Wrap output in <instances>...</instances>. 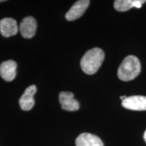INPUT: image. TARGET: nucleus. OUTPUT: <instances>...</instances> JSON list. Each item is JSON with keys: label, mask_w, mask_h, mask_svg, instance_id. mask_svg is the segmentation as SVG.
<instances>
[{"label": "nucleus", "mask_w": 146, "mask_h": 146, "mask_svg": "<svg viewBox=\"0 0 146 146\" xmlns=\"http://www.w3.org/2000/svg\"><path fill=\"white\" fill-rule=\"evenodd\" d=\"M104 57V51L98 47L87 51L81 60L82 70L87 74H95L101 67Z\"/></svg>", "instance_id": "1"}, {"label": "nucleus", "mask_w": 146, "mask_h": 146, "mask_svg": "<svg viewBox=\"0 0 146 146\" xmlns=\"http://www.w3.org/2000/svg\"><path fill=\"white\" fill-rule=\"evenodd\" d=\"M141 72V63L135 56L126 57L118 70V76L123 81H129L135 78Z\"/></svg>", "instance_id": "2"}, {"label": "nucleus", "mask_w": 146, "mask_h": 146, "mask_svg": "<svg viewBox=\"0 0 146 146\" xmlns=\"http://www.w3.org/2000/svg\"><path fill=\"white\" fill-rule=\"evenodd\" d=\"M90 4L89 0H79L73 4L68 12L66 14V19L68 21H73L81 18Z\"/></svg>", "instance_id": "3"}, {"label": "nucleus", "mask_w": 146, "mask_h": 146, "mask_svg": "<svg viewBox=\"0 0 146 146\" xmlns=\"http://www.w3.org/2000/svg\"><path fill=\"white\" fill-rule=\"evenodd\" d=\"M122 106L131 110H146V96H133L122 101Z\"/></svg>", "instance_id": "4"}, {"label": "nucleus", "mask_w": 146, "mask_h": 146, "mask_svg": "<svg viewBox=\"0 0 146 146\" xmlns=\"http://www.w3.org/2000/svg\"><path fill=\"white\" fill-rule=\"evenodd\" d=\"M60 103L62 108L64 110L76 111L79 109L80 105L77 100L74 98V94L69 91H62L59 95Z\"/></svg>", "instance_id": "5"}, {"label": "nucleus", "mask_w": 146, "mask_h": 146, "mask_svg": "<svg viewBox=\"0 0 146 146\" xmlns=\"http://www.w3.org/2000/svg\"><path fill=\"white\" fill-rule=\"evenodd\" d=\"M36 92V87L35 85H31L25 89V92L19 100L21 109L25 111L31 110L35 105L34 95Z\"/></svg>", "instance_id": "6"}, {"label": "nucleus", "mask_w": 146, "mask_h": 146, "mask_svg": "<svg viewBox=\"0 0 146 146\" xmlns=\"http://www.w3.org/2000/svg\"><path fill=\"white\" fill-rule=\"evenodd\" d=\"M36 29V22L31 16L25 18L20 25V31L22 36L26 39H31L35 35Z\"/></svg>", "instance_id": "7"}, {"label": "nucleus", "mask_w": 146, "mask_h": 146, "mask_svg": "<svg viewBox=\"0 0 146 146\" xmlns=\"http://www.w3.org/2000/svg\"><path fill=\"white\" fill-rule=\"evenodd\" d=\"M17 64L14 60L3 62L0 65V76L6 81H12L16 76Z\"/></svg>", "instance_id": "8"}, {"label": "nucleus", "mask_w": 146, "mask_h": 146, "mask_svg": "<svg viewBox=\"0 0 146 146\" xmlns=\"http://www.w3.org/2000/svg\"><path fill=\"white\" fill-rule=\"evenodd\" d=\"M18 31L17 23L12 18H5L0 21V33L5 37L16 35Z\"/></svg>", "instance_id": "9"}, {"label": "nucleus", "mask_w": 146, "mask_h": 146, "mask_svg": "<svg viewBox=\"0 0 146 146\" xmlns=\"http://www.w3.org/2000/svg\"><path fill=\"white\" fill-rule=\"evenodd\" d=\"M76 146H104L99 137L89 133H81L76 139Z\"/></svg>", "instance_id": "10"}, {"label": "nucleus", "mask_w": 146, "mask_h": 146, "mask_svg": "<svg viewBox=\"0 0 146 146\" xmlns=\"http://www.w3.org/2000/svg\"><path fill=\"white\" fill-rule=\"evenodd\" d=\"M145 0H116L114 3V8L118 12H126L133 8H141Z\"/></svg>", "instance_id": "11"}, {"label": "nucleus", "mask_w": 146, "mask_h": 146, "mask_svg": "<svg viewBox=\"0 0 146 146\" xmlns=\"http://www.w3.org/2000/svg\"><path fill=\"white\" fill-rule=\"evenodd\" d=\"M127 98V96H121V97H120V99H121L122 100V101H123V100H125L126 99V98Z\"/></svg>", "instance_id": "12"}, {"label": "nucleus", "mask_w": 146, "mask_h": 146, "mask_svg": "<svg viewBox=\"0 0 146 146\" xmlns=\"http://www.w3.org/2000/svg\"><path fill=\"white\" fill-rule=\"evenodd\" d=\"M143 138H144V139H145V141H146V131H145V133H144V135H143Z\"/></svg>", "instance_id": "13"}]
</instances>
